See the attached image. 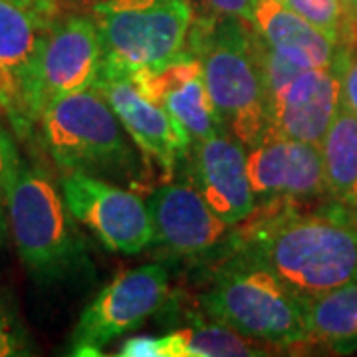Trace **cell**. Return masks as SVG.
Masks as SVG:
<instances>
[{
    "instance_id": "1",
    "label": "cell",
    "mask_w": 357,
    "mask_h": 357,
    "mask_svg": "<svg viewBox=\"0 0 357 357\" xmlns=\"http://www.w3.org/2000/svg\"><path fill=\"white\" fill-rule=\"evenodd\" d=\"M238 256L312 298L357 278V225L337 206L306 215L288 211L250 229Z\"/></svg>"
},
{
    "instance_id": "2",
    "label": "cell",
    "mask_w": 357,
    "mask_h": 357,
    "mask_svg": "<svg viewBox=\"0 0 357 357\" xmlns=\"http://www.w3.org/2000/svg\"><path fill=\"white\" fill-rule=\"evenodd\" d=\"M4 203L16 252L34 280L64 282L91 270L88 246L62 189L38 167L22 165L14 145L8 155Z\"/></svg>"
},
{
    "instance_id": "3",
    "label": "cell",
    "mask_w": 357,
    "mask_h": 357,
    "mask_svg": "<svg viewBox=\"0 0 357 357\" xmlns=\"http://www.w3.org/2000/svg\"><path fill=\"white\" fill-rule=\"evenodd\" d=\"M208 98L222 131L250 149L270 133L264 77L256 58L255 28L241 18L208 16L189 30Z\"/></svg>"
},
{
    "instance_id": "4",
    "label": "cell",
    "mask_w": 357,
    "mask_h": 357,
    "mask_svg": "<svg viewBox=\"0 0 357 357\" xmlns=\"http://www.w3.org/2000/svg\"><path fill=\"white\" fill-rule=\"evenodd\" d=\"M38 129L64 175L86 173L121 187L143 183L145 155L98 88L54 100L40 115Z\"/></svg>"
},
{
    "instance_id": "5",
    "label": "cell",
    "mask_w": 357,
    "mask_h": 357,
    "mask_svg": "<svg viewBox=\"0 0 357 357\" xmlns=\"http://www.w3.org/2000/svg\"><path fill=\"white\" fill-rule=\"evenodd\" d=\"M199 306L215 321L278 349L310 344L306 298L268 268L236 256L218 272Z\"/></svg>"
},
{
    "instance_id": "6",
    "label": "cell",
    "mask_w": 357,
    "mask_h": 357,
    "mask_svg": "<svg viewBox=\"0 0 357 357\" xmlns=\"http://www.w3.org/2000/svg\"><path fill=\"white\" fill-rule=\"evenodd\" d=\"M89 14L98 26L103 68L133 72L185 48L192 26L189 0H103Z\"/></svg>"
},
{
    "instance_id": "7",
    "label": "cell",
    "mask_w": 357,
    "mask_h": 357,
    "mask_svg": "<svg viewBox=\"0 0 357 357\" xmlns=\"http://www.w3.org/2000/svg\"><path fill=\"white\" fill-rule=\"evenodd\" d=\"M169 272L163 264L126 270L93 298L77 319L70 356H102L109 342L137 330L165 304Z\"/></svg>"
},
{
    "instance_id": "8",
    "label": "cell",
    "mask_w": 357,
    "mask_h": 357,
    "mask_svg": "<svg viewBox=\"0 0 357 357\" xmlns=\"http://www.w3.org/2000/svg\"><path fill=\"white\" fill-rule=\"evenodd\" d=\"M54 18L0 0V112L22 139L38 128L40 54Z\"/></svg>"
},
{
    "instance_id": "9",
    "label": "cell",
    "mask_w": 357,
    "mask_h": 357,
    "mask_svg": "<svg viewBox=\"0 0 357 357\" xmlns=\"http://www.w3.org/2000/svg\"><path fill=\"white\" fill-rule=\"evenodd\" d=\"M60 189L77 225L109 252L139 255L155 243L147 201L128 187L86 173H68Z\"/></svg>"
},
{
    "instance_id": "10",
    "label": "cell",
    "mask_w": 357,
    "mask_h": 357,
    "mask_svg": "<svg viewBox=\"0 0 357 357\" xmlns=\"http://www.w3.org/2000/svg\"><path fill=\"white\" fill-rule=\"evenodd\" d=\"M102 64V38L91 14L58 13L40 54V115L54 100L93 88Z\"/></svg>"
},
{
    "instance_id": "11",
    "label": "cell",
    "mask_w": 357,
    "mask_h": 357,
    "mask_svg": "<svg viewBox=\"0 0 357 357\" xmlns=\"http://www.w3.org/2000/svg\"><path fill=\"white\" fill-rule=\"evenodd\" d=\"M256 201L307 203L328 197L319 145L268 133L246 151Z\"/></svg>"
},
{
    "instance_id": "12",
    "label": "cell",
    "mask_w": 357,
    "mask_h": 357,
    "mask_svg": "<svg viewBox=\"0 0 357 357\" xmlns=\"http://www.w3.org/2000/svg\"><path fill=\"white\" fill-rule=\"evenodd\" d=\"M93 88L102 91L145 159H153L165 175H171L195 145L191 133L167 109L141 96L129 72L102 66Z\"/></svg>"
},
{
    "instance_id": "13",
    "label": "cell",
    "mask_w": 357,
    "mask_h": 357,
    "mask_svg": "<svg viewBox=\"0 0 357 357\" xmlns=\"http://www.w3.org/2000/svg\"><path fill=\"white\" fill-rule=\"evenodd\" d=\"M270 133L319 145L342 109V62L302 68L268 103Z\"/></svg>"
},
{
    "instance_id": "14",
    "label": "cell",
    "mask_w": 357,
    "mask_h": 357,
    "mask_svg": "<svg viewBox=\"0 0 357 357\" xmlns=\"http://www.w3.org/2000/svg\"><path fill=\"white\" fill-rule=\"evenodd\" d=\"M192 149V187L229 227L241 225L256 208L246 147L230 133L218 131L197 141Z\"/></svg>"
},
{
    "instance_id": "15",
    "label": "cell",
    "mask_w": 357,
    "mask_h": 357,
    "mask_svg": "<svg viewBox=\"0 0 357 357\" xmlns=\"http://www.w3.org/2000/svg\"><path fill=\"white\" fill-rule=\"evenodd\" d=\"M147 206L155 243L173 255H203L217 246L230 229L192 185H161L149 195Z\"/></svg>"
},
{
    "instance_id": "16",
    "label": "cell",
    "mask_w": 357,
    "mask_h": 357,
    "mask_svg": "<svg viewBox=\"0 0 357 357\" xmlns=\"http://www.w3.org/2000/svg\"><path fill=\"white\" fill-rule=\"evenodd\" d=\"M266 354L264 344L244 337L220 321L197 318L191 326L161 337H131L117 351L119 357H256Z\"/></svg>"
},
{
    "instance_id": "17",
    "label": "cell",
    "mask_w": 357,
    "mask_h": 357,
    "mask_svg": "<svg viewBox=\"0 0 357 357\" xmlns=\"http://www.w3.org/2000/svg\"><path fill=\"white\" fill-rule=\"evenodd\" d=\"M250 26L272 50L300 68H328L335 62L337 46L282 0H255Z\"/></svg>"
},
{
    "instance_id": "18",
    "label": "cell",
    "mask_w": 357,
    "mask_h": 357,
    "mask_svg": "<svg viewBox=\"0 0 357 357\" xmlns=\"http://www.w3.org/2000/svg\"><path fill=\"white\" fill-rule=\"evenodd\" d=\"M319 149L328 197L357 225V115L342 107Z\"/></svg>"
},
{
    "instance_id": "19",
    "label": "cell",
    "mask_w": 357,
    "mask_h": 357,
    "mask_svg": "<svg viewBox=\"0 0 357 357\" xmlns=\"http://www.w3.org/2000/svg\"><path fill=\"white\" fill-rule=\"evenodd\" d=\"M310 344L337 356L357 351V278L306 298Z\"/></svg>"
},
{
    "instance_id": "20",
    "label": "cell",
    "mask_w": 357,
    "mask_h": 357,
    "mask_svg": "<svg viewBox=\"0 0 357 357\" xmlns=\"http://www.w3.org/2000/svg\"><path fill=\"white\" fill-rule=\"evenodd\" d=\"M161 107L167 109L183 128L191 133L195 143L222 131L217 114H215L213 102L208 98L206 86H204L203 70L199 74H195L191 79H187L183 86L173 89L163 100Z\"/></svg>"
},
{
    "instance_id": "21",
    "label": "cell",
    "mask_w": 357,
    "mask_h": 357,
    "mask_svg": "<svg viewBox=\"0 0 357 357\" xmlns=\"http://www.w3.org/2000/svg\"><path fill=\"white\" fill-rule=\"evenodd\" d=\"M290 10L316 26L324 36L337 46L344 34V4L342 0H282Z\"/></svg>"
},
{
    "instance_id": "22",
    "label": "cell",
    "mask_w": 357,
    "mask_h": 357,
    "mask_svg": "<svg viewBox=\"0 0 357 357\" xmlns=\"http://www.w3.org/2000/svg\"><path fill=\"white\" fill-rule=\"evenodd\" d=\"M34 342L13 302L0 294V357L34 356Z\"/></svg>"
},
{
    "instance_id": "23",
    "label": "cell",
    "mask_w": 357,
    "mask_h": 357,
    "mask_svg": "<svg viewBox=\"0 0 357 357\" xmlns=\"http://www.w3.org/2000/svg\"><path fill=\"white\" fill-rule=\"evenodd\" d=\"M337 56L342 62V107L357 115V56L351 58L347 50Z\"/></svg>"
},
{
    "instance_id": "24",
    "label": "cell",
    "mask_w": 357,
    "mask_h": 357,
    "mask_svg": "<svg viewBox=\"0 0 357 357\" xmlns=\"http://www.w3.org/2000/svg\"><path fill=\"white\" fill-rule=\"evenodd\" d=\"M208 8L211 14L217 16H232V18H241L244 22H252V8H255V0H199Z\"/></svg>"
},
{
    "instance_id": "25",
    "label": "cell",
    "mask_w": 357,
    "mask_h": 357,
    "mask_svg": "<svg viewBox=\"0 0 357 357\" xmlns=\"http://www.w3.org/2000/svg\"><path fill=\"white\" fill-rule=\"evenodd\" d=\"M10 139L0 129V234H2V201H4V183L8 171V155H10Z\"/></svg>"
},
{
    "instance_id": "26",
    "label": "cell",
    "mask_w": 357,
    "mask_h": 357,
    "mask_svg": "<svg viewBox=\"0 0 357 357\" xmlns=\"http://www.w3.org/2000/svg\"><path fill=\"white\" fill-rule=\"evenodd\" d=\"M344 4V36L357 40V0H342Z\"/></svg>"
},
{
    "instance_id": "27",
    "label": "cell",
    "mask_w": 357,
    "mask_h": 357,
    "mask_svg": "<svg viewBox=\"0 0 357 357\" xmlns=\"http://www.w3.org/2000/svg\"><path fill=\"white\" fill-rule=\"evenodd\" d=\"M13 2L22 4L26 8L42 14V16H48V18L58 16V4H56V0H13Z\"/></svg>"
},
{
    "instance_id": "28",
    "label": "cell",
    "mask_w": 357,
    "mask_h": 357,
    "mask_svg": "<svg viewBox=\"0 0 357 357\" xmlns=\"http://www.w3.org/2000/svg\"><path fill=\"white\" fill-rule=\"evenodd\" d=\"M100 2L103 0H56L58 13H89V8Z\"/></svg>"
}]
</instances>
